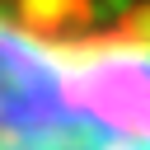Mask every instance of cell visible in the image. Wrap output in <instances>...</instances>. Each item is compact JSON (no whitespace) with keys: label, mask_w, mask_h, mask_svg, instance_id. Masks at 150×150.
Segmentation results:
<instances>
[{"label":"cell","mask_w":150,"mask_h":150,"mask_svg":"<svg viewBox=\"0 0 150 150\" xmlns=\"http://www.w3.org/2000/svg\"><path fill=\"white\" fill-rule=\"evenodd\" d=\"M0 150H150V0H0Z\"/></svg>","instance_id":"cell-1"}]
</instances>
